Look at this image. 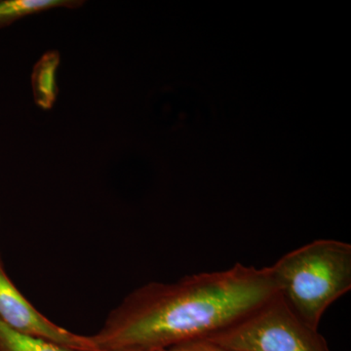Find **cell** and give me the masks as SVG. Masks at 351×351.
<instances>
[{"mask_svg":"<svg viewBox=\"0 0 351 351\" xmlns=\"http://www.w3.org/2000/svg\"><path fill=\"white\" fill-rule=\"evenodd\" d=\"M84 3L82 0H0V29L34 14L80 8Z\"/></svg>","mask_w":351,"mask_h":351,"instance_id":"obj_6","label":"cell"},{"mask_svg":"<svg viewBox=\"0 0 351 351\" xmlns=\"http://www.w3.org/2000/svg\"><path fill=\"white\" fill-rule=\"evenodd\" d=\"M0 351H73L45 339L23 334L0 320Z\"/></svg>","mask_w":351,"mask_h":351,"instance_id":"obj_7","label":"cell"},{"mask_svg":"<svg viewBox=\"0 0 351 351\" xmlns=\"http://www.w3.org/2000/svg\"><path fill=\"white\" fill-rule=\"evenodd\" d=\"M232 351H331L276 293L232 326L205 339Z\"/></svg>","mask_w":351,"mask_h":351,"instance_id":"obj_3","label":"cell"},{"mask_svg":"<svg viewBox=\"0 0 351 351\" xmlns=\"http://www.w3.org/2000/svg\"><path fill=\"white\" fill-rule=\"evenodd\" d=\"M277 293L269 267H232L151 282L124 298L90 337L94 351H156L213 336Z\"/></svg>","mask_w":351,"mask_h":351,"instance_id":"obj_1","label":"cell"},{"mask_svg":"<svg viewBox=\"0 0 351 351\" xmlns=\"http://www.w3.org/2000/svg\"><path fill=\"white\" fill-rule=\"evenodd\" d=\"M61 55L56 50L44 53L32 69V90L36 105L43 110H50L56 104L59 86L58 71Z\"/></svg>","mask_w":351,"mask_h":351,"instance_id":"obj_5","label":"cell"},{"mask_svg":"<svg viewBox=\"0 0 351 351\" xmlns=\"http://www.w3.org/2000/svg\"><path fill=\"white\" fill-rule=\"evenodd\" d=\"M156 351H232L226 350L223 346L212 343L208 339H195V341H188L165 348V350Z\"/></svg>","mask_w":351,"mask_h":351,"instance_id":"obj_8","label":"cell"},{"mask_svg":"<svg viewBox=\"0 0 351 351\" xmlns=\"http://www.w3.org/2000/svg\"><path fill=\"white\" fill-rule=\"evenodd\" d=\"M277 293L309 326L318 329L327 309L351 289V245L317 239L269 267Z\"/></svg>","mask_w":351,"mask_h":351,"instance_id":"obj_2","label":"cell"},{"mask_svg":"<svg viewBox=\"0 0 351 351\" xmlns=\"http://www.w3.org/2000/svg\"><path fill=\"white\" fill-rule=\"evenodd\" d=\"M0 320L23 334L45 339L73 351H94L89 336L59 326L39 313L16 287L0 262Z\"/></svg>","mask_w":351,"mask_h":351,"instance_id":"obj_4","label":"cell"}]
</instances>
